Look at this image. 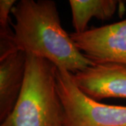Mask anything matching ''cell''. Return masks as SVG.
<instances>
[{"mask_svg": "<svg viewBox=\"0 0 126 126\" xmlns=\"http://www.w3.org/2000/svg\"><path fill=\"white\" fill-rule=\"evenodd\" d=\"M70 36L78 49L94 64L126 66V19L81 34L72 32Z\"/></svg>", "mask_w": 126, "mask_h": 126, "instance_id": "obj_4", "label": "cell"}, {"mask_svg": "<svg viewBox=\"0 0 126 126\" xmlns=\"http://www.w3.org/2000/svg\"><path fill=\"white\" fill-rule=\"evenodd\" d=\"M0 126H9V122H8L7 120H5L3 122H1V124Z\"/></svg>", "mask_w": 126, "mask_h": 126, "instance_id": "obj_9", "label": "cell"}, {"mask_svg": "<svg viewBox=\"0 0 126 126\" xmlns=\"http://www.w3.org/2000/svg\"><path fill=\"white\" fill-rule=\"evenodd\" d=\"M57 67L27 54L23 88L11 115L9 126H64V110L56 84Z\"/></svg>", "mask_w": 126, "mask_h": 126, "instance_id": "obj_2", "label": "cell"}, {"mask_svg": "<svg viewBox=\"0 0 126 126\" xmlns=\"http://www.w3.org/2000/svg\"><path fill=\"white\" fill-rule=\"evenodd\" d=\"M56 84L64 110V126H126V107L90 98L75 84L72 73L57 67Z\"/></svg>", "mask_w": 126, "mask_h": 126, "instance_id": "obj_3", "label": "cell"}, {"mask_svg": "<svg viewBox=\"0 0 126 126\" xmlns=\"http://www.w3.org/2000/svg\"><path fill=\"white\" fill-rule=\"evenodd\" d=\"M16 48L76 74L94 64L83 55L62 27L55 1L20 0L12 9Z\"/></svg>", "mask_w": 126, "mask_h": 126, "instance_id": "obj_1", "label": "cell"}, {"mask_svg": "<svg viewBox=\"0 0 126 126\" xmlns=\"http://www.w3.org/2000/svg\"><path fill=\"white\" fill-rule=\"evenodd\" d=\"M72 75L79 90L91 99L126 98V66L94 64Z\"/></svg>", "mask_w": 126, "mask_h": 126, "instance_id": "obj_5", "label": "cell"}, {"mask_svg": "<svg viewBox=\"0 0 126 126\" xmlns=\"http://www.w3.org/2000/svg\"><path fill=\"white\" fill-rule=\"evenodd\" d=\"M118 2L115 0H70L74 32L81 34L86 31L92 18L102 20L110 19L116 11Z\"/></svg>", "mask_w": 126, "mask_h": 126, "instance_id": "obj_7", "label": "cell"}, {"mask_svg": "<svg viewBox=\"0 0 126 126\" xmlns=\"http://www.w3.org/2000/svg\"><path fill=\"white\" fill-rule=\"evenodd\" d=\"M16 4V0L0 1V37L9 36L14 32L9 30V14Z\"/></svg>", "mask_w": 126, "mask_h": 126, "instance_id": "obj_8", "label": "cell"}, {"mask_svg": "<svg viewBox=\"0 0 126 126\" xmlns=\"http://www.w3.org/2000/svg\"><path fill=\"white\" fill-rule=\"evenodd\" d=\"M27 64V54L14 50L0 56V120L11 115L23 88Z\"/></svg>", "mask_w": 126, "mask_h": 126, "instance_id": "obj_6", "label": "cell"}]
</instances>
